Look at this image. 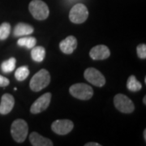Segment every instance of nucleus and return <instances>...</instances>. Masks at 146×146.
Wrapping results in <instances>:
<instances>
[{"mask_svg":"<svg viewBox=\"0 0 146 146\" xmlns=\"http://www.w3.org/2000/svg\"><path fill=\"white\" fill-rule=\"evenodd\" d=\"M50 82V75L46 69H42L32 77L29 86L34 92L41 91L49 85Z\"/></svg>","mask_w":146,"mask_h":146,"instance_id":"nucleus-1","label":"nucleus"},{"mask_svg":"<svg viewBox=\"0 0 146 146\" xmlns=\"http://www.w3.org/2000/svg\"><path fill=\"white\" fill-rule=\"evenodd\" d=\"M29 127L28 123L24 119H16L11 127V134L14 141L18 143H22L25 141L28 136Z\"/></svg>","mask_w":146,"mask_h":146,"instance_id":"nucleus-2","label":"nucleus"},{"mask_svg":"<svg viewBox=\"0 0 146 146\" xmlns=\"http://www.w3.org/2000/svg\"><path fill=\"white\" fill-rule=\"evenodd\" d=\"M29 10L33 18L37 21L46 20L49 16L50 11L46 3L42 0H33L29 5Z\"/></svg>","mask_w":146,"mask_h":146,"instance_id":"nucleus-3","label":"nucleus"},{"mask_svg":"<svg viewBox=\"0 0 146 146\" xmlns=\"http://www.w3.org/2000/svg\"><path fill=\"white\" fill-rule=\"evenodd\" d=\"M69 93L76 98L80 100H89L94 95L93 88L84 83L75 84L69 89Z\"/></svg>","mask_w":146,"mask_h":146,"instance_id":"nucleus-4","label":"nucleus"},{"mask_svg":"<svg viewBox=\"0 0 146 146\" xmlns=\"http://www.w3.org/2000/svg\"><path fill=\"white\" fill-rule=\"evenodd\" d=\"M89 16V11L86 6L82 3H76L72 7L69 13V19L74 24H82Z\"/></svg>","mask_w":146,"mask_h":146,"instance_id":"nucleus-5","label":"nucleus"},{"mask_svg":"<svg viewBox=\"0 0 146 146\" xmlns=\"http://www.w3.org/2000/svg\"><path fill=\"white\" fill-rule=\"evenodd\" d=\"M114 104L116 109L124 114L132 113L135 110V106L132 101L124 94H119L115 95Z\"/></svg>","mask_w":146,"mask_h":146,"instance_id":"nucleus-6","label":"nucleus"},{"mask_svg":"<svg viewBox=\"0 0 146 146\" xmlns=\"http://www.w3.org/2000/svg\"><path fill=\"white\" fill-rule=\"evenodd\" d=\"M84 76L88 82L98 87H102L106 84L104 76L94 68H87L84 72Z\"/></svg>","mask_w":146,"mask_h":146,"instance_id":"nucleus-7","label":"nucleus"},{"mask_svg":"<svg viewBox=\"0 0 146 146\" xmlns=\"http://www.w3.org/2000/svg\"><path fill=\"white\" fill-rule=\"evenodd\" d=\"M74 124L69 119H58L53 122L51 124V129L58 135L63 136L71 132L73 129Z\"/></svg>","mask_w":146,"mask_h":146,"instance_id":"nucleus-8","label":"nucleus"},{"mask_svg":"<svg viewBox=\"0 0 146 146\" xmlns=\"http://www.w3.org/2000/svg\"><path fill=\"white\" fill-rule=\"evenodd\" d=\"M50 101H51V94L50 93L44 94L33 103L30 108V112L32 114H39L42 111L46 110L50 103Z\"/></svg>","mask_w":146,"mask_h":146,"instance_id":"nucleus-9","label":"nucleus"},{"mask_svg":"<svg viewBox=\"0 0 146 146\" xmlns=\"http://www.w3.org/2000/svg\"><path fill=\"white\" fill-rule=\"evenodd\" d=\"M110 55L109 48L105 45H98L91 49L89 56L94 60H104Z\"/></svg>","mask_w":146,"mask_h":146,"instance_id":"nucleus-10","label":"nucleus"},{"mask_svg":"<svg viewBox=\"0 0 146 146\" xmlns=\"http://www.w3.org/2000/svg\"><path fill=\"white\" fill-rule=\"evenodd\" d=\"M77 47V40L74 36H68L59 43L61 51L66 54H72Z\"/></svg>","mask_w":146,"mask_h":146,"instance_id":"nucleus-11","label":"nucleus"},{"mask_svg":"<svg viewBox=\"0 0 146 146\" xmlns=\"http://www.w3.org/2000/svg\"><path fill=\"white\" fill-rule=\"evenodd\" d=\"M15 105V99L12 95L5 94L3 95L0 102V114L7 115L12 110Z\"/></svg>","mask_w":146,"mask_h":146,"instance_id":"nucleus-12","label":"nucleus"},{"mask_svg":"<svg viewBox=\"0 0 146 146\" xmlns=\"http://www.w3.org/2000/svg\"><path fill=\"white\" fill-rule=\"evenodd\" d=\"M29 141L32 145L33 146H53L52 141L50 139L42 136L35 131L30 134Z\"/></svg>","mask_w":146,"mask_h":146,"instance_id":"nucleus-13","label":"nucleus"},{"mask_svg":"<svg viewBox=\"0 0 146 146\" xmlns=\"http://www.w3.org/2000/svg\"><path fill=\"white\" fill-rule=\"evenodd\" d=\"M34 31V29L29 24L19 23L14 29L13 35L15 36H24L30 35Z\"/></svg>","mask_w":146,"mask_h":146,"instance_id":"nucleus-14","label":"nucleus"},{"mask_svg":"<svg viewBox=\"0 0 146 146\" xmlns=\"http://www.w3.org/2000/svg\"><path fill=\"white\" fill-rule=\"evenodd\" d=\"M46 56V50L43 46H33L31 50V57L33 60L37 63H41L43 61Z\"/></svg>","mask_w":146,"mask_h":146,"instance_id":"nucleus-15","label":"nucleus"},{"mask_svg":"<svg viewBox=\"0 0 146 146\" xmlns=\"http://www.w3.org/2000/svg\"><path fill=\"white\" fill-rule=\"evenodd\" d=\"M17 44L19 46L26 47L27 49H32L35 46L36 44V39L34 36H25L20 38L17 41Z\"/></svg>","mask_w":146,"mask_h":146,"instance_id":"nucleus-16","label":"nucleus"},{"mask_svg":"<svg viewBox=\"0 0 146 146\" xmlns=\"http://www.w3.org/2000/svg\"><path fill=\"white\" fill-rule=\"evenodd\" d=\"M127 88L132 92H138L142 88V84L140 81L136 80L135 76H130L127 79Z\"/></svg>","mask_w":146,"mask_h":146,"instance_id":"nucleus-17","label":"nucleus"},{"mask_svg":"<svg viewBox=\"0 0 146 146\" xmlns=\"http://www.w3.org/2000/svg\"><path fill=\"white\" fill-rule=\"evenodd\" d=\"M16 59L15 58H10L8 60H6L1 64V69L4 73H10L14 71L16 68Z\"/></svg>","mask_w":146,"mask_h":146,"instance_id":"nucleus-18","label":"nucleus"},{"mask_svg":"<svg viewBox=\"0 0 146 146\" xmlns=\"http://www.w3.org/2000/svg\"><path fill=\"white\" fill-rule=\"evenodd\" d=\"M29 70L27 66H21L15 72V77L19 81H23L29 76Z\"/></svg>","mask_w":146,"mask_h":146,"instance_id":"nucleus-19","label":"nucleus"},{"mask_svg":"<svg viewBox=\"0 0 146 146\" xmlns=\"http://www.w3.org/2000/svg\"><path fill=\"white\" fill-rule=\"evenodd\" d=\"M11 33V25L7 22H4L0 25V40L7 39Z\"/></svg>","mask_w":146,"mask_h":146,"instance_id":"nucleus-20","label":"nucleus"},{"mask_svg":"<svg viewBox=\"0 0 146 146\" xmlns=\"http://www.w3.org/2000/svg\"><path fill=\"white\" fill-rule=\"evenodd\" d=\"M136 52L138 57L141 59H145L146 58V45L140 44L136 48Z\"/></svg>","mask_w":146,"mask_h":146,"instance_id":"nucleus-21","label":"nucleus"},{"mask_svg":"<svg viewBox=\"0 0 146 146\" xmlns=\"http://www.w3.org/2000/svg\"><path fill=\"white\" fill-rule=\"evenodd\" d=\"M10 84V81L7 78L0 75V87H7Z\"/></svg>","mask_w":146,"mask_h":146,"instance_id":"nucleus-22","label":"nucleus"},{"mask_svg":"<svg viewBox=\"0 0 146 146\" xmlns=\"http://www.w3.org/2000/svg\"><path fill=\"white\" fill-rule=\"evenodd\" d=\"M85 146H101V145L97 142H89V143L85 144Z\"/></svg>","mask_w":146,"mask_h":146,"instance_id":"nucleus-23","label":"nucleus"},{"mask_svg":"<svg viewBox=\"0 0 146 146\" xmlns=\"http://www.w3.org/2000/svg\"><path fill=\"white\" fill-rule=\"evenodd\" d=\"M144 139L145 141H146V130L144 131Z\"/></svg>","mask_w":146,"mask_h":146,"instance_id":"nucleus-24","label":"nucleus"},{"mask_svg":"<svg viewBox=\"0 0 146 146\" xmlns=\"http://www.w3.org/2000/svg\"><path fill=\"white\" fill-rule=\"evenodd\" d=\"M143 102H144V104L146 105V97L145 96V97H144V98H143Z\"/></svg>","mask_w":146,"mask_h":146,"instance_id":"nucleus-25","label":"nucleus"}]
</instances>
